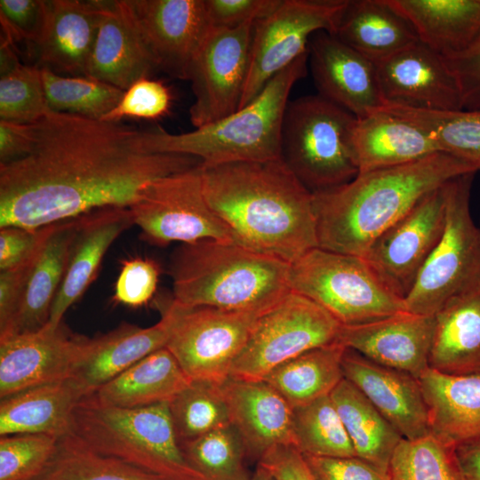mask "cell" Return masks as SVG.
Instances as JSON below:
<instances>
[{
  "instance_id": "obj_1",
  "label": "cell",
  "mask_w": 480,
  "mask_h": 480,
  "mask_svg": "<svg viewBox=\"0 0 480 480\" xmlns=\"http://www.w3.org/2000/svg\"><path fill=\"white\" fill-rule=\"evenodd\" d=\"M24 156L0 164V228L38 229L92 211L129 207L152 181L195 167L194 156L149 151L145 131L48 111Z\"/></svg>"
},
{
  "instance_id": "obj_2",
  "label": "cell",
  "mask_w": 480,
  "mask_h": 480,
  "mask_svg": "<svg viewBox=\"0 0 480 480\" xmlns=\"http://www.w3.org/2000/svg\"><path fill=\"white\" fill-rule=\"evenodd\" d=\"M200 166L206 201L237 244L289 264L318 247L312 192L281 157Z\"/></svg>"
},
{
  "instance_id": "obj_3",
  "label": "cell",
  "mask_w": 480,
  "mask_h": 480,
  "mask_svg": "<svg viewBox=\"0 0 480 480\" xmlns=\"http://www.w3.org/2000/svg\"><path fill=\"white\" fill-rule=\"evenodd\" d=\"M472 172L476 170L469 164L437 152L403 165L359 172L347 183L312 193L318 247L363 256L423 196Z\"/></svg>"
},
{
  "instance_id": "obj_4",
  "label": "cell",
  "mask_w": 480,
  "mask_h": 480,
  "mask_svg": "<svg viewBox=\"0 0 480 480\" xmlns=\"http://www.w3.org/2000/svg\"><path fill=\"white\" fill-rule=\"evenodd\" d=\"M289 268L235 242L181 244L170 262L172 299L186 307L266 310L291 292Z\"/></svg>"
},
{
  "instance_id": "obj_5",
  "label": "cell",
  "mask_w": 480,
  "mask_h": 480,
  "mask_svg": "<svg viewBox=\"0 0 480 480\" xmlns=\"http://www.w3.org/2000/svg\"><path fill=\"white\" fill-rule=\"evenodd\" d=\"M308 52L276 75L248 105L194 131L172 134L145 131L146 148L156 153L194 156L203 165L262 162L281 157L284 116L293 85L307 73Z\"/></svg>"
},
{
  "instance_id": "obj_6",
  "label": "cell",
  "mask_w": 480,
  "mask_h": 480,
  "mask_svg": "<svg viewBox=\"0 0 480 480\" xmlns=\"http://www.w3.org/2000/svg\"><path fill=\"white\" fill-rule=\"evenodd\" d=\"M71 433L95 452L170 480H205L183 455L168 403L121 408L84 397Z\"/></svg>"
},
{
  "instance_id": "obj_7",
  "label": "cell",
  "mask_w": 480,
  "mask_h": 480,
  "mask_svg": "<svg viewBox=\"0 0 480 480\" xmlns=\"http://www.w3.org/2000/svg\"><path fill=\"white\" fill-rule=\"evenodd\" d=\"M357 117L319 94L289 101L282 126L281 158L312 193L353 180Z\"/></svg>"
},
{
  "instance_id": "obj_8",
  "label": "cell",
  "mask_w": 480,
  "mask_h": 480,
  "mask_svg": "<svg viewBox=\"0 0 480 480\" xmlns=\"http://www.w3.org/2000/svg\"><path fill=\"white\" fill-rule=\"evenodd\" d=\"M289 287L321 306L341 325L365 324L406 310L404 300L362 256L319 247L290 263Z\"/></svg>"
},
{
  "instance_id": "obj_9",
  "label": "cell",
  "mask_w": 480,
  "mask_h": 480,
  "mask_svg": "<svg viewBox=\"0 0 480 480\" xmlns=\"http://www.w3.org/2000/svg\"><path fill=\"white\" fill-rule=\"evenodd\" d=\"M475 174L444 185V228L404 299L407 311L435 316L451 298L480 283V225L474 222L470 210Z\"/></svg>"
},
{
  "instance_id": "obj_10",
  "label": "cell",
  "mask_w": 480,
  "mask_h": 480,
  "mask_svg": "<svg viewBox=\"0 0 480 480\" xmlns=\"http://www.w3.org/2000/svg\"><path fill=\"white\" fill-rule=\"evenodd\" d=\"M161 310L170 323L165 348L187 376L220 385L229 377L234 361L267 309L186 307L172 299Z\"/></svg>"
},
{
  "instance_id": "obj_11",
  "label": "cell",
  "mask_w": 480,
  "mask_h": 480,
  "mask_svg": "<svg viewBox=\"0 0 480 480\" xmlns=\"http://www.w3.org/2000/svg\"><path fill=\"white\" fill-rule=\"evenodd\" d=\"M340 327L321 306L291 291L260 315L229 376L263 380L280 364L338 342Z\"/></svg>"
},
{
  "instance_id": "obj_12",
  "label": "cell",
  "mask_w": 480,
  "mask_h": 480,
  "mask_svg": "<svg viewBox=\"0 0 480 480\" xmlns=\"http://www.w3.org/2000/svg\"><path fill=\"white\" fill-rule=\"evenodd\" d=\"M200 164L152 181L128 207L144 240L160 247L204 239L236 243L206 201Z\"/></svg>"
},
{
  "instance_id": "obj_13",
  "label": "cell",
  "mask_w": 480,
  "mask_h": 480,
  "mask_svg": "<svg viewBox=\"0 0 480 480\" xmlns=\"http://www.w3.org/2000/svg\"><path fill=\"white\" fill-rule=\"evenodd\" d=\"M347 0H282L254 25L249 73L240 108L252 101L266 84L308 52L310 36L333 34Z\"/></svg>"
},
{
  "instance_id": "obj_14",
  "label": "cell",
  "mask_w": 480,
  "mask_h": 480,
  "mask_svg": "<svg viewBox=\"0 0 480 480\" xmlns=\"http://www.w3.org/2000/svg\"><path fill=\"white\" fill-rule=\"evenodd\" d=\"M255 23L211 27L190 65L194 101L189 120L199 128L240 108L247 80Z\"/></svg>"
},
{
  "instance_id": "obj_15",
  "label": "cell",
  "mask_w": 480,
  "mask_h": 480,
  "mask_svg": "<svg viewBox=\"0 0 480 480\" xmlns=\"http://www.w3.org/2000/svg\"><path fill=\"white\" fill-rule=\"evenodd\" d=\"M444 185L423 196L380 235L362 256L380 279L403 300L441 238L445 223Z\"/></svg>"
},
{
  "instance_id": "obj_16",
  "label": "cell",
  "mask_w": 480,
  "mask_h": 480,
  "mask_svg": "<svg viewBox=\"0 0 480 480\" xmlns=\"http://www.w3.org/2000/svg\"><path fill=\"white\" fill-rule=\"evenodd\" d=\"M154 68L188 80L211 25L204 0H120Z\"/></svg>"
},
{
  "instance_id": "obj_17",
  "label": "cell",
  "mask_w": 480,
  "mask_h": 480,
  "mask_svg": "<svg viewBox=\"0 0 480 480\" xmlns=\"http://www.w3.org/2000/svg\"><path fill=\"white\" fill-rule=\"evenodd\" d=\"M88 339L63 323L0 337V397L72 378Z\"/></svg>"
},
{
  "instance_id": "obj_18",
  "label": "cell",
  "mask_w": 480,
  "mask_h": 480,
  "mask_svg": "<svg viewBox=\"0 0 480 480\" xmlns=\"http://www.w3.org/2000/svg\"><path fill=\"white\" fill-rule=\"evenodd\" d=\"M376 66L385 104L440 111L463 108L455 76L444 59L420 41Z\"/></svg>"
},
{
  "instance_id": "obj_19",
  "label": "cell",
  "mask_w": 480,
  "mask_h": 480,
  "mask_svg": "<svg viewBox=\"0 0 480 480\" xmlns=\"http://www.w3.org/2000/svg\"><path fill=\"white\" fill-rule=\"evenodd\" d=\"M309 65L318 94L357 118L385 104L377 66L334 36L319 31L308 44Z\"/></svg>"
},
{
  "instance_id": "obj_20",
  "label": "cell",
  "mask_w": 480,
  "mask_h": 480,
  "mask_svg": "<svg viewBox=\"0 0 480 480\" xmlns=\"http://www.w3.org/2000/svg\"><path fill=\"white\" fill-rule=\"evenodd\" d=\"M435 316L404 310L372 322L341 325L338 342L416 379L429 367Z\"/></svg>"
},
{
  "instance_id": "obj_21",
  "label": "cell",
  "mask_w": 480,
  "mask_h": 480,
  "mask_svg": "<svg viewBox=\"0 0 480 480\" xmlns=\"http://www.w3.org/2000/svg\"><path fill=\"white\" fill-rule=\"evenodd\" d=\"M342 370L344 378L404 439H416L430 432L428 409L418 379L379 364L347 348Z\"/></svg>"
},
{
  "instance_id": "obj_22",
  "label": "cell",
  "mask_w": 480,
  "mask_h": 480,
  "mask_svg": "<svg viewBox=\"0 0 480 480\" xmlns=\"http://www.w3.org/2000/svg\"><path fill=\"white\" fill-rule=\"evenodd\" d=\"M105 0H47L36 66L59 75L86 76Z\"/></svg>"
},
{
  "instance_id": "obj_23",
  "label": "cell",
  "mask_w": 480,
  "mask_h": 480,
  "mask_svg": "<svg viewBox=\"0 0 480 480\" xmlns=\"http://www.w3.org/2000/svg\"><path fill=\"white\" fill-rule=\"evenodd\" d=\"M220 386L230 423L241 436L248 457L259 461L276 446L293 445L292 408L268 383L229 376Z\"/></svg>"
},
{
  "instance_id": "obj_24",
  "label": "cell",
  "mask_w": 480,
  "mask_h": 480,
  "mask_svg": "<svg viewBox=\"0 0 480 480\" xmlns=\"http://www.w3.org/2000/svg\"><path fill=\"white\" fill-rule=\"evenodd\" d=\"M132 225L128 207H104L77 217L67 270L54 298L47 324L56 327L62 323L68 309L96 278L108 249Z\"/></svg>"
},
{
  "instance_id": "obj_25",
  "label": "cell",
  "mask_w": 480,
  "mask_h": 480,
  "mask_svg": "<svg viewBox=\"0 0 480 480\" xmlns=\"http://www.w3.org/2000/svg\"><path fill=\"white\" fill-rule=\"evenodd\" d=\"M169 327V318L161 311L160 320L149 327L124 322L107 333L89 338L72 376L84 397L145 356L165 348Z\"/></svg>"
},
{
  "instance_id": "obj_26",
  "label": "cell",
  "mask_w": 480,
  "mask_h": 480,
  "mask_svg": "<svg viewBox=\"0 0 480 480\" xmlns=\"http://www.w3.org/2000/svg\"><path fill=\"white\" fill-rule=\"evenodd\" d=\"M76 227L77 218L47 226L28 271L18 313L9 332L0 337L35 332L47 324L67 270Z\"/></svg>"
},
{
  "instance_id": "obj_27",
  "label": "cell",
  "mask_w": 480,
  "mask_h": 480,
  "mask_svg": "<svg viewBox=\"0 0 480 480\" xmlns=\"http://www.w3.org/2000/svg\"><path fill=\"white\" fill-rule=\"evenodd\" d=\"M418 380L431 432L457 446L480 439V370L449 374L428 367Z\"/></svg>"
},
{
  "instance_id": "obj_28",
  "label": "cell",
  "mask_w": 480,
  "mask_h": 480,
  "mask_svg": "<svg viewBox=\"0 0 480 480\" xmlns=\"http://www.w3.org/2000/svg\"><path fill=\"white\" fill-rule=\"evenodd\" d=\"M155 70L120 0L106 1L86 76L126 91Z\"/></svg>"
},
{
  "instance_id": "obj_29",
  "label": "cell",
  "mask_w": 480,
  "mask_h": 480,
  "mask_svg": "<svg viewBox=\"0 0 480 480\" xmlns=\"http://www.w3.org/2000/svg\"><path fill=\"white\" fill-rule=\"evenodd\" d=\"M84 397V391L69 378L1 398L0 435L44 434L60 438L70 434L74 410Z\"/></svg>"
},
{
  "instance_id": "obj_30",
  "label": "cell",
  "mask_w": 480,
  "mask_h": 480,
  "mask_svg": "<svg viewBox=\"0 0 480 480\" xmlns=\"http://www.w3.org/2000/svg\"><path fill=\"white\" fill-rule=\"evenodd\" d=\"M353 148L358 173L403 165L441 152L421 128L383 109L357 118Z\"/></svg>"
},
{
  "instance_id": "obj_31",
  "label": "cell",
  "mask_w": 480,
  "mask_h": 480,
  "mask_svg": "<svg viewBox=\"0 0 480 480\" xmlns=\"http://www.w3.org/2000/svg\"><path fill=\"white\" fill-rule=\"evenodd\" d=\"M332 36L375 64L420 41L388 0H347Z\"/></svg>"
},
{
  "instance_id": "obj_32",
  "label": "cell",
  "mask_w": 480,
  "mask_h": 480,
  "mask_svg": "<svg viewBox=\"0 0 480 480\" xmlns=\"http://www.w3.org/2000/svg\"><path fill=\"white\" fill-rule=\"evenodd\" d=\"M429 367L449 374L480 370V283L451 298L435 314Z\"/></svg>"
},
{
  "instance_id": "obj_33",
  "label": "cell",
  "mask_w": 480,
  "mask_h": 480,
  "mask_svg": "<svg viewBox=\"0 0 480 480\" xmlns=\"http://www.w3.org/2000/svg\"><path fill=\"white\" fill-rule=\"evenodd\" d=\"M420 42L443 58L466 51L480 36V0H388Z\"/></svg>"
},
{
  "instance_id": "obj_34",
  "label": "cell",
  "mask_w": 480,
  "mask_h": 480,
  "mask_svg": "<svg viewBox=\"0 0 480 480\" xmlns=\"http://www.w3.org/2000/svg\"><path fill=\"white\" fill-rule=\"evenodd\" d=\"M190 381L172 354L162 348L85 397L109 406L144 407L169 403Z\"/></svg>"
},
{
  "instance_id": "obj_35",
  "label": "cell",
  "mask_w": 480,
  "mask_h": 480,
  "mask_svg": "<svg viewBox=\"0 0 480 480\" xmlns=\"http://www.w3.org/2000/svg\"><path fill=\"white\" fill-rule=\"evenodd\" d=\"M331 397L354 447L356 456L388 473L390 460L404 437L345 378Z\"/></svg>"
},
{
  "instance_id": "obj_36",
  "label": "cell",
  "mask_w": 480,
  "mask_h": 480,
  "mask_svg": "<svg viewBox=\"0 0 480 480\" xmlns=\"http://www.w3.org/2000/svg\"><path fill=\"white\" fill-rule=\"evenodd\" d=\"M346 348L339 342L307 351L272 370L264 379L293 409L331 395L344 379Z\"/></svg>"
},
{
  "instance_id": "obj_37",
  "label": "cell",
  "mask_w": 480,
  "mask_h": 480,
  "mask_svg": "<svg viewBox=\"0 0 480 480\" xmlns=\"http://www.w3.org/2000/svg\"><path fill=\"white\" fill-rule=\"evenodd\" d=\"M380 109L421 128L441 152L480 171V109L440 111L396 104H385Z\"/></svg>"
},
{
  "instance_id": "obj_38",
  "label": "cell",
  "mask_w": 480,
  "mask_h": 480,
  "mask_svg": "<svg viewBox=\"0 0 480 480\" xmlns=\"http://www.w3.org/2000/svg\"><path fill=\"white\" fill-rule=\"evenodd\" d=\"M33 480H170L101 454L70 433L58 439L44 469Z\"/></svg>"
},
{
  "instance_id": "obj_39",
  "label": "cell",
  "mask_w": 480,
  "mask_h": 480,
  "mask_svg": "<svg viewBox=\"0 0 480 480\" xmlns=\"http://www.w3.org/2000/svg\"><path fill=\"white\" fill-rule=\"evenodd\" d=\"M388 474L389 480H468L457 445L431 431L416 439H402Z\"/></svg>"
},
{
  "instance_id": "obj_40",
  "label": "cell",
  "mask_w": 480,
  "mask_h": 480,
  "mask_svg": "<svg viewBox=\"0 0 480 480\" xmlns=\"http://www.w3.org/2000/svg\"><path fill=\"white\" fill-rule=\"evenodd\" d=\"M292 430L293 446L304 455L356 456L352 443L330 395L293 408Z\"/></svg>"
},
{
  "instance_id": "obj_41",
  "label": "cell",
  "mask_w": 480,
  "mask_h": 480,
  "mask_svg": "<svg viewBox=\"0 0 480 480\" xmlns=\"http://www.w3.org/2000/svg\"><path fill=\"white\" fill-rule=\"evenodd\" d=\"M49 109L102 120L124 91L87 76H69L40 68Z\"/></svg>"
},
{
  "instance_id": "obj_42",
  "label": "cell",
  "mask_w": 480,
  "mask_h": 480,
  "mask_svg": "<svg viewBox=\"0 0 480 480\" xmlns=\"http://www.w3.org/2000/svg\"><path fill=\"white\" fill-rule=\"evenodd\" d=\"M180 444L189 466L205 480L252 477L245 466L248 456L244 443L231 424Z\"/></svg>"
},
{
  "instance_id": "obj_43",
  "label": "cell",
  "mask_w": 480,
  "mask_h": 480,
  "mask_svg": "<svg viewBox=\"0 0 480 480\" xmlns=\"http://www.w3.org/2000/svg\"><path fill=\"white\" fill-rule=\"evenodd\" d=\"M168 405L180 443L231 424L220 386L211 381L191 380Z\"/></svg>"
},
{
  "instance_id": "obj_44",
  "label": "cell",
  "mask_w": 480,
  "mask_h": 480,
  "mask_svg": "<svg viewBox=\"0 0 480 480\" xmlns=\"http://www.w3.org/2000/svg\"><path fill=\"white\" fill-rule=\"evenodd\" d=\"M50 111L41 69L20 62L1 74L0 120L34 124Z\"/></svg>"
},
{
  "instance_id": "obj_45",
  "label": "cell",
  "mask_w": 480,
  "mask_h": 480,
  "mask_svg": "<svg viewBox=\"0 0 480 480\" xmlns=\"http://www.w3.org/2000/svg\"><path fill=\"white\" fill-rule=\"evenodd\" d=\"M58 439L44 434L1 436L0 480H33L52 457Z\"/></svg>"
},
{
  "instance_id": "obj_46",
  "label": "cell",
  "mask_w": 480,
  "mask_h": 480,
  "mask_svg": "<svg viewBox=\"0 0 480 480\" xmlns=\"http://www.w3.org/2000/svg\"><path fill=\"white\" fill-rule=\"evenodd\" d=\"M170 90L160 81L144 77L124 91L119 103L102 120L120 122L123 118L156 119L171 108Z\"/></svg>"
},
{
  "instance_id": "obj_47",
  "label": "cell",
  "mask_w": 480,
  "mask_h": 480,
  "mask_svg": "<svg viewBox=\"0 0 480 480\" xmlns=\"http://www.w3.org/2000/svg\"><path fill=\"white\" fill-rule=\"evenodd\" d=\"M46 18L47 0L0 1L4 37L13 44L23 41L34 49L43 35Z\"/></svg>"
},
{
  "instance_id": "obj_48",
  "label": "cell",
  "mask_w": 480,
  "mask_h": 480,
  "mask_svg": "<svg viewBox=\"0 0 480 480\" xmlns=\"http://www.w3.org/2000/svg\"><path fill=\"white\" fill-rule=\"evenodd\" d=\"M159 274V267L152 260L135 257L123 260L113 300L130 308L148 304L156 292Z\"/></svg>"
},
{
  "instance_id": "obj_49",
  "label": "cell",
  "mask_w": 480,
  "mask_h": 480,
  "mask_svg": "<svg viewBox=\"0 0 480 480\" xmlns=\"http://www.w3.org/2000/svg\"><path fill=\"white\" fill-rule=\"evenodd\" d=\"M282 0H204L211 27L236 28L271 14Z\"/></svg>"
},
{
  "instance_id": "obj_50",
  "label": "cell",
  "mask_w": 480,
  "mask_h": 480,
  "mask_svg": "<svg viewBox=\"0 0 480 480\" xmlns=\"http://www.w3.org/2000/svg\"><path fill=\"white\" fill-rule=\"evenodd\" d=\"M303 456L315 480H389L388 473L357 456Z\"/></svg>"
},
{
  "instance_id": "obj_51",
  "label": "cell",
  "mask_w": 480,
  "mask_h": 480,
  "mask_svg": "<svg viewBox=\"0 0 480 480\" xmlns=\"http://www.w3.org/2000/svg\"><path fill=\"white\" fill-rule=\"evenodd\" d=\"M444 60L458 81L463 108L480 109V36L466 51Z\"/></svg>"
},
{
  "instance_id": "obj_52",
  "label": "cell",
  "mask_w": 480,
  "mask_h": 480,
  "mask_svg": "<svg viewBox=\"0 0 480 480\" xmlns=\"http://www.w3.org/2000/svg\"><path fill=\"white\" fill-rule=\"evenodd\" d=\"M47 226L29 229L16 226L0 228V270L17 267L29 259L41 244Z\"/></svg>"
},
{
  "instance_id": "obj_53",
  "label": "cell",
  "mask_w": 480,
  "mask_h": 480,
  "mask_svg": "<svg viewBox=\"0 0 480 480\" xmlns=\"http://www.w3.org/2000/svg\"><path fill=\"white\" fill-rule=\"evenodd\" d=\"M37 250L20 265L0 273V336L9 332L18 313L28 274Z\"/></svg>"
},
{
  "instance_id": "obj_54",
  "label": "cell",
  "mask_w": 480,
  "mask_h": 480,
  "mask_svg": "<svg viewBox=\"0 0 480 480\" xmlns=\"http://www.w3.org/2000/svg\"><path fill=\"white\" fill-rule=\"evenodd\" d=\"M275 480H315L303 454L293 445H278L258 461Z\"/></svg>"
},
{
  "instance_id": "obj_55",
  "label": "cell",
  "mask_w": 480,
  "mask_h": 480,
  "mask_svg": "<svg viewBox=\"0 0 480 480\" xmlns=\"http://www.w3.org/2000/svg\"><path fill=\"white\" fill-rule=\"evenodd\" d=\"M34 140L33 124L0 120V164L27 155Z\"/></svg>"
},
{
  "instance_id": "obj_56",
  "label": "cell",
  "mask_w": 480,
  "mask_h": 480,
  "mask_svg": "<svg viewBox=\"0 0 480 480\" xmlns=\"http://www.w3.org/2000/svg\"><path fill=\"white\" fill-rule=\"evenodd\" d=\"M457 454L468 480H480V439L457 446Z\"/></svg>"
},
{
  "instance_id": "obj_57",
  "label": "cell",
  "mask_w": 480,
  "mask_h": 480,
  "mask_svg": "<svg viewBox=\"0 0 480 480\" xmlns=\"http://www.w3.org/2000/svg\"><path fill=\"white\" fill-rule=\"evenodd\" d=\"M251 480H275L266 470L259 467Z\"/></svg>"
}]
</instances>
